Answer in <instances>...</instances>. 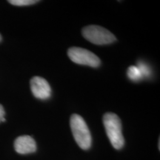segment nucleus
Instances as JSON below:
<instances>
[{"mask_svg": "<svg viewBox=\"0 0 160 160\" xmlns=\"http://www.w3.org/2000/svg\"><path fill=\"white\" fill-rule=\"evenodd\" d=\"M103 125L108 137L115 149L122 148L125 139L122 135V122L117 114L106 113L103 116Z\"/></svg>", "mask_w": 160, "mask_h": 160, "instance_id": "f257e3e1", "label": "nucleus"}, {"mask_svg": "<svg viewBox=\"0 0 160 160\" xmlns=\"http://www.w3.org/2000/svg\"><path fill=\"white\" fill-rule=\"evenodd\" d=\"M70 125L77 145L82 150H88L91 146L92 138L90 130L83 118L78 114H73L70 120Z\"/></svg>", "mask_w": 160, "mask_h": 160, "instance_id": "f03ea898", "label": "nucleus"}, {"mask_svg": "<svg viewBox=\"0 0 160 160\" xmlns=\"http://www.w3.org/2000/svg\"><path fill=\"white\" fill-rule=\"evenodd\" d=\"M82 33L88 41L98 45H108L117 40L111 32L99 25L86 26L82 29Z\"/></svg>", "mask_w": 160, "mask_h": 160, "instance_id": "7ed1b4c3", "label": "nucleus"}, {"mask_svg": "<svg viewBox=\"0 0 160 160\" xmlns=\"http://www.w3.org/2000/svg\"><path fill=\"white\" fill-rule=\"evenodd\" d=\"M68 55L72 62L79 65L98 68L101 64V61L97 55L82 48H71L68 51Z\"/></svg>", "mask_w": 160, "mask_h": 160, "instance_id": "20e7f679", "label": "nucleus"}, {"mask_svg": "<svg viewBox=\"0 0 160 160\" xmlns=\"http://www.w3.org/2000/svg\"><path fill=\"white\" fill-rule=\"evenodd\" d=\"M31 89L33 95L39 99H48L51 96V88L46 79L34 77L31 80Z\"/></svg>", "mask_w": 160, "mask_h": 160, "instance_id": "39448f33", "label": "nucleus"}, {"mask_svg": "<svg viewBox=\"0 0 160 160\" xmlns=\"http://www.w3.org/2000/svg\"><path fill=\"white\" fill-rule=\"evenodd\" d=\"M14 148L20 154H28L37 151V144L34 139L30 136H21L16 139Z\"/></svg>", "mask_w": 160, "mask_h": 160, "instance_id": "423d86ee", "label": "nucleus"}, {"mask_svg": "<svg viewBox=\"0 0 160 160\" xmlns=\"http://www.w3.org/2000/svg\"><path fill=\"white\" fill-rule=\"evenodd\" d=\"M128 77L133 82L140 81L143 79L141 71L137 66H130L127 71Z\"/></svg>", "mask_w": 160, "mask_h": 160, "instance_id": "0eeeda50", "label": "nucleus"}, {"mask_svg": "<svg viewBox=\"0 0 160 160\" xmlns=\"http://www.w3.org/2000/svg\"><path fill=\"white\" fill-rule=\"evenodd\" d=\"M137 67L139 68L140 71H141L143 78H149L151 77V69L147 63L144 62H139L137 64Z\"/></svg>", "mask_w": 160, "mask_h": 160, "instance_id": "6e6552de", "label": "nucleus"}, {"mask_svg": "<svg viewBox=\"0 0 160 160\" xmlns=\"http://www.w3.org/2000/svg\"><path fill=\"white\" fill-rule=\"evenodd\" d=\"M9 3L16 6H28L38 2L37 0H10Z\"/></svg>", "mask_w": 160, "mask_h": 160, "instance_id": "1a4fd4ad", "label": "nucleus"}, {"mask_svg": "<svg viewBox=\"0 0 160 160\" xmlns=\"http://www.w3.org/2000/svg\"><path fill=\"white\" fill-rule=\"evenodd\" d=\"M5 112L4 110L3 106L0 104V122H5Z\"/></svg>", "mask_w": 160, "mask_h": 160, "instance_id": "9d476101", "label": "nucleus"}, {"mask_svg": "<svg viewBox=\"0 0 160 160\" xmlns=\"http://www.w3.org/2000/svg\"><path fill=\"white\" fill-rule=\"evenodd\" d=\"M1 41H2V36L0 34V42H1Z\"/></svg>", "mask_w": 160, "mask_h": 160, "instance_id": "9b49d317", "label": "nucleus"}]
</instances>
